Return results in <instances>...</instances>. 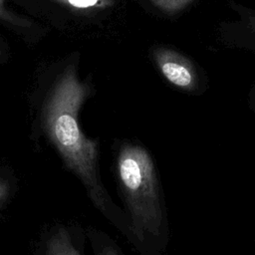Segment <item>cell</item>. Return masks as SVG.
<instances>
[{"label":"cell","instance_id":"obj_1","mask_svg":"<svg viewBox=\"0 0 255 255\" xmlns=\"http://www.w3.org/2000/svg\"><path fill=\"white\" fill-rule=\"evenodd\" d=\"M88 88L69 69L58 82L46 107L48 134L65 165L81 180L94 206L128 237V221L110 197L99 172L98 141L88 138L79 127V111Z\"/></svg>","mask_w":255,"mask_h":255},{"label":"cell","instance_id":"obj_2","mask_svg":"<svg viewBox=\"0 0 255 255\" xmlns=\"http://www.w3.org/2000/svg\"><path fill=\"white\" fill-rule=\"evenodd\" d=\"M116 175L128 221V239L141 255H160L168 241V221L150 154L140 145H124L118 154Z\"/></svg>","mask_w":255,"mask_h":255},{"label":"cell","instance_id":"obj_3","mask_svg":"<svg viewBox=\"0 0 255 255\" xmlns=\"http://www.w3.org/2000/svg\"><path fill=\"white\" fill-rule=\"evenodd\" d=\"M153 57L162 75L172 85L185 91H191L196 87L197 75L187 58L164 48L155 50Z\"/></svg>","mask_w":255,"mask_h":255},{"label":"cell","instance_id":"obj_4","mask_svg":"<svg viewBox=\"0 0 255 255\" xmlns=\"http://www.w3.org/2000/svg\"><path fill=\"white\" fill-rule=\"evenodd\" d=\"M45 255H83L72 232L60 227L48 239Z\"/></svg>","mask_w":255,"mask_h":255},{"label":"cell","instance_id":"obj_5","mask_svg":"<svg viewBox=\"0 0 255 255\" xmlns=\"http://www.w3.org/2000/svg\"><path fill=\"white\" fill-rule=\"evenodd\" d=\"M88 235L94 255H125L117 243L106 233L95 228H90Z\"/></svg>","mask_w":255,"mask_h":255},{"label":"cell","instance_id":"obj_6","mask_svg":"<svg viewBox=\"0 0 255 255\" xmlns=\"http://www.w3.org/2000/svg\"><path fill=\"white\" fill-rule=\"evenodd\" d=\"M75 9H104L113 5V0H53Z\"/></svg>","mask_w":255,"mask_h":255},{"label":"cell","instance_id":"obj_7","mask_svg":"<svg viewBox=\"0 0 255 255\" xmlns=\"http://www.w3.org/2000/svg\"><path fill=\"white\" fill-rule=\"evenodd\" d=\"M155 6L164 12H178L187 6L192 0H150Z\"/></svg>","mask_w":255,"mask_h":255},{"label":"cell","instance_id":"obj_8","mask_svg":"<svg viewBox=\"0 0 255 255\" xmlns=\"http://www.w3.org/2000/svg\"><path fill=\"white\" fill-rule=\"evenodd\" d=\"M0 19L13 25L28 26L30 23L25 19H21L6 8V0H0Z\"/></svg>","mask_w":255,"mask_h":255},{"label":"cell","instance_id":"obj_9","mask_svg":"<svg viewBox=\"0 0 255 255\" xmlns=\"http://www.w3.org/2000/svg\"><path fill=\"white\" fill-rule=\"evenodd\" d=\"M7 192H8V186H7V184H6L5 182H3V181L0 180V204H1V202L3 201V199L5 198Z\"/></svg>","mask_w":255,"mask_h":255},{"label":"cell","instance_id":"obj_10","mask_svg":"<svg viewBox=\"0 0 255 255\" xmlns=\"http://www.w3.org/2000/svg\"><path fill=\"white\" fill-rule=\"evenodd\" d=\"M0 56H1V48H0Z\"/></svg>","mask_w":255,"mask_h":255}]
</instances>
